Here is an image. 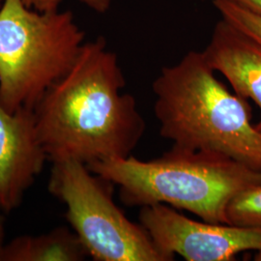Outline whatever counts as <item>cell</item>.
Here are the masks:
<instances>
[{
	"mask_svg": "<svg viewBox=\"0 0 261 261\" xmlns=\"http://www.w3.org/2000/svg\"><path fill=\"white\" fill-rule=\"evenodd\" d=\"M126 85L117 56L103 37L85 42L71 69L34 110L38 137L48 161L86 166L127 158L145 122Z\"/></svg>",
	"mask_w": 261,
	"mask_h": 261,
	"instance_id": "cell-1",
	"label": "cell"
},
{
	"mask_svg": "<svg viewBox=\"0 0 261 261\" xmlns=\"http://www.w3.org/2000/svg\"><path fill=\"white\" fill-rule=\"evenodd\" d=\"M152 89L160 134L174 147L218 153L261 172V133L251 109L216 77L202 51L164 67Z\"/></svg>",
	"mask_w": 261,
	"mask_h": 261,
	"instance_id": "cell-2",
	"label": "cell"
},
{
	"mask_svg": "<svg viewBox=\"0 0 261 261\" xmlns=\"http://www.w3.org/2000/svg\"><path fill=\"white\" fill-rule=\"evenodd\" d=\"M87 167L119 187L120 198L127 205L166 204L213 224H227L229 201L244 190L261 184L260 171L233 159L174 146L151 161L130 155Z\"/></svg>",
	"mask_w": 261,
	"mask_h": 261,
	"instance_id": "cell-3",
	"label": "cell"
},
{
	"mask_svg": "<svg viewBox=\"0 0 261 261\" xmlns=\"http://www.w3.org/2000/svg\"><path fill=\"white\" fill-rule=\"evenodd\" d=\"M84 30L70 11H38L22 0L0 10V105L32 111L66 75L84 46Z\"/></svg>",
	"mask_w": 261,
	"mask_h": 261,
	"instance_id": "cell-4",
	"label": "cell"
},
{
	"mask_svg": "<svg viewBox=\"0 0 261 261\" xmlns=\"http://www.w3.org/2000/svg\"><path fill=\"white\" fill-rule=\"evenodd\" d=\"M51 164L48 192L66 206V220L88 256L96 261L173 260L114 203L112 182L79 161Z\"/></svg>",
	"mask_w": 261,
	"mask_h": 261,
	"instance_id": "cell-5",
	"label": "cell"
},
{
	"mask_svg": "<svg viewBox=\"0 0 261 261\" xmlns=\"http://www.w3.org/2000/svg\"><path fill=\"white\" fill-rule=\"evenodd\" d=\"M140 224L159 249L174 260H233L236 254L257 251L261 260V227H244L191 220L166 204L141 207Z\"/></svg>",
	"mask_w": 261,
	"mask_h": 261,
	"instance_id": "cell-6",
	"label": "cell"
},
{
	"mask_svg": "<svg viewBox=\"0 0 261 261\" xmlns=\"http://www.w3.org/2000/svg\"><path fill=\"white\" fill-rule=\"evenodd\" d=\"M47 160L34 112L11 113L0 105V206L5 213L20 205Z\"/></svg>",
	"mask_w": 261,
	"mask_h": 261,
	"instance_id": "cell-7",
	"label": "cell"
},
{
	"mask_svg": "<svg viewBox=\"0 0 261 261\" xmlns=\"http://www.w3.org/2000/svg\"><path fill=\"white\" fill-rule=\"evenodd\" d=\"M202 53L208 65L224 75L235 94L252 100L261 112L260 43L221 19Z\"/></svg>",
	"mask_w": 261,
	"mask_h": 261,
	"instance_id": "cell-8",
	"label": "cell"
},
{
	"mask_svg": "<svg viewBox=\"0 0 261 261\" xmlns=\"http://www.w3.org/2000/svg\"><path fill=\"white\" fill-rule=\"evenodd\" d=\"M86 256L75 232L58 226L47 233L21 235L6 243L1 261H81Z\"/></svg>",
	"mask_w": 261,
	"mask_h": 261,
	"instance_id": "cell-9",
	"label": "cell"
},
{
	"mask_svg": "<svg viewBox=\"0 0 261 261\" xmlns=\"http://www.w3.org/2000/svg\"><path fill=\"white\" fill-rule=\"evenodd\" d=\"M227 224L244 227H261V184L237 194L225 210Z\"/></svg>",
	"mask_w": 261,
	"mask_h": 261,
	"instance_id": "cell-10",
	"label": "cell"
},
{
	"mask_svg": "<svg viewBox=\"0 0 261 261\" xmlns=\"http://www.w3.org/2000/svg\"><path fill=\"white\" fill-rule=\"evenodd\" d=\"M222 19L231 23L261 44V16L226 0L212 2Z\"/></svg>",
	"mask_w": 261,
	"mask_h": 261,
	"instance_id": "cell-11",
	"label": "cell"
},
{
	"mask_svg": "<svg viewBox=\"0 0 261 261\" xmlns=\"http://www.w3.org/2000/svg\"><path fill=\"white\" fill-rule=\"evenodd\" d=\"M25 5L38 11H54L60 9L61 4L66 0H22ZM82 4L93 10L96 13L103 14L112 6V0H76Z\"/></svg>",
	"mask_w": 261,
	"mask_h": 261,
	"instance_id": "cell-12",
	"label": "cell"
},
{
	"mask_svg": "<svg viewBox=\"0 0 261 261\" xmlns=\"http://www.w3.org/2000/svg\"><path fill=\"white\" fill-rule=\"evenodd\" d=\"M201 1H207V0H201ZM213 2L215 0H208ZM233 2L235 4H238L246 9L250 10L253 13H256L261 16V0H226Z\"/></svg>",
	"mask_w": 261,
	"mask_h": 261,
	"instance_id": "cell-13",
	"label": "cell"
},
{
	"mask_svg": "<svg viewBox=\"0 0 261 261\" xmlns=\"http://www.w3.org/2000/svg\"><path fill=\"white\" fill-rule=\"evenodd\" d=\"M4 210L1 208L0 206V261L2 257V252L5 247V241H4V237H5V227H4V217H3Z\"/></svg>",
	"mask_w": 261,
	"mask_h": 261,
	"instance_id": "cell-14",
	"label": "cell"
},
{
	"mask_svg": "<svg viewBox=\"0 0 261 261\" xmlns=\"http://www.w3.org/2000/svg\"><path fill=\"white\" fill-rule=\"evenodd\" d=\"M255 126H256V129L259 130V132L261 133V122H259V123H258L257 125H255Z\"/></svg>",
	"mask_w": 261,
	"mask_h": 261,
	"instance_id": "cell-15",
	"label": "cell"
},
{
	"mask_svg": "<svg viewBox=\"0 0 261 261\" xmlns=\"http://www.w3.org/2000/svg\"><path fill=\"white\" fill-rule=\"evenodd\" d=\"M3 3H4V0H0V10L2 8V5H3Z\"/></svg>",
	"mask_w": 261,
	"mask_h": 261,
	"instance_id": "cell-16",
	"label": "cell"
}]
</instances>
